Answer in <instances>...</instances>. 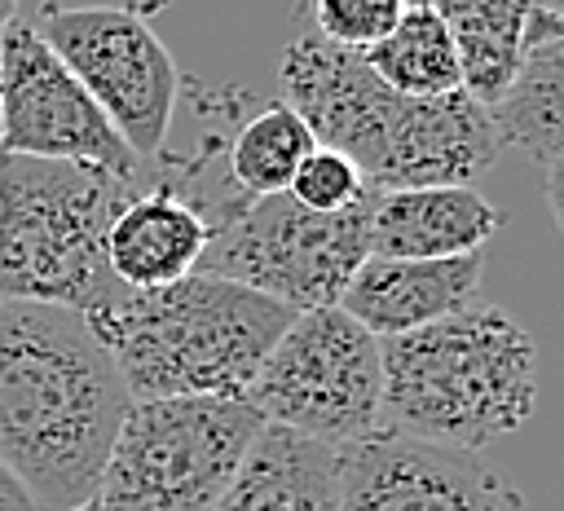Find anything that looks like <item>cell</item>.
<instances>
[{
	"label": "cell",
	"instance_id": "6",
	"mask_svg": "<svg viewBox=\"0 0 564 511\" xmlns=\"http://www.w3.org/2000/svg\"><path fill=\"white\" fill-rule=\"evenodd\" d=\"M242 401L264 423L344 449L383 427L379 339L335 304L295 313Z\"/></svg>",
	"mask_w": 564,
	"mask_h": 511
},
{
	"label": "cell",
	"instance_id": "15",
	"mask_svg": "<svg viewBox=\"0 0 564 511\" xmlns=\"http://www.w3.org/2000/svg\"><path fill=\"white\" fill-rule=\"evenodd\" d=\"M212 511H339V449L260 423Z\"/></svg>",
	"mask_w": 564,
	"mask_h": 511
},
{
	"label": "cell",
	"instance_id": "10",
	"mask_svg": "<svg viewBox=\"0 0 564 511\" xmlns=\"http://www.w3.org/2000/svg\"><path fill=\"white\" fill-rule=\"evenodd\" d=\"M282 101L304 119L317 145L357 163L370 185H383L419 97L392 93L361 53L339 48L313 31L295 35L278 62Z\"/></svg>",
	"mask_w": 564,
	"mask_h": 511
},
{
	"label": "cell",
	"instance_id": "9",
	"mask_svg": "<svg viewBox=\"0 0 564 511\" xmlns=\"http://www.w3.org/2000/svg\"><path fill=\"white\" fill-rule=\"evenodd\" d=\"M0 154L70 159L141 176V159L53 57L31 18H13L0 31Z\"/></svg>",
	"mask_w": 564,
	"mask_h": 511
},
{
	"label": "cell",
	"instance_id": "20",
	"mask_svg": "<svg viewBox=\"0 0 564 511\" xmlns=\"http://www.w3.org/2000/svg\"><path fill=\"white\" fill-rule=\"evenodd\" d=\"M308 18H313V35L366 53L370 44H379L405 13L410 0H304Z\"/></svg>",
	"mask_w": 564,
	"mask_h": 511
},
{
	"label": "cell",
	"instance_id": "8",
	"mask_svg": "<svg viewBox=\"0 0 564 511\" xmlns=\"http://www.w3.org/2000/svg\"><path fill=\"white\" fill-rule=\"evenodd\" d=\"M31 22L145 167L167 145L185 79L150 18L137 4L44 0Z\"/></svg>",
	"mask_w": 564,
	"mask_h": 511
},
{
	"label": "cell",
	"instance_id": "19",
	"mask_svg": "<svg viewBox=\"0 0 564 511\" xmlns=\"http://www.w3.org/2000/svg\"><path fill=\"white\" fill-rule=\"evenodd\" d=\"M361 57L401 97H445V93L463 88L454 44L427 0H419V4L410 0L401 22L379 44H370Z\"/></svg>",
	"mask_w": 564,
	"mask_h": 511
},
{
	"label": "cell",
	"instance_id": "21",
	"mask_svg": "<svg viewBox=\"0 0 564 511\" xmlns=\"http://www.w3.org/2000/svg\"><path fill=\"white\" fill-rule=\"evenodd\" d=\"M366 189L370 181L357 172V163L326 145H313L286 185V194L308 211H348L352 203L366 198Z\"/></svg>",
	"mask_w": 564,
	"mask_h": 511
},
{
	"label": "cell",
	"instance_id": "5",
	"mask_svg": "<svg viewBox=\"0 0 564 511\" xmlns=\"http://www.w3.org/2000/svg\"><path fill=\"white\" fill-rule=\"evenodd\" d=\"M260 414L234 396L132 401L101 467V511H212L234 480Z\"/></svg>",
	"mask_w": 564,
	"mask_h": 511
},
{
	"label": "cell",
	"instance_id": "4",
	"mask_svg": "<svg viewBox=\"0 0 564 511\" xmlns=\"http://www.w3.org/2000/svg\"><path fill=\"white\" fill-rule=\"evenodd\" d=\"M137 189L141 176L97 163L0 154V300L110 308L123 286L106 269V229Z\"/></svg>",
	"mask_w": 564,
	"mask_h": 511
},
{
	"label": "cell",
	"instance_id": "18",
	"mask_svg": "<svg viewBox=\"0 0 564 511\" xmlns=\"http://www.w3.org/2000/svg\"><path fill=\"white\" fill-rule=\"evenodd\" d=\"M313 132L286 101H251V110L238 119L225 145V172L242 198L282 194L313 150Z\"/></svg>",
	"mask_w": 564,
	"mask_h": 511
},
{
	"label": "cell",
	"instance_id": "11",
	"mask_svg": "<svg viewBox=\"0 0 564 511\" xmlns=\"http://www.w3.org/2000/svg\"><path fill=\"white\" fill-rule=\"evenodd\" d=\"M339 511H533V502L467 449L379 427L339 449Z\"/></svg>",
	"mask_w": 564,
	"mask_h": 511
},
{
	"label": "cell",
	"instance_id": "25",
	"mask_svg": "<svg viewBox=\"0 0 564 511\" xmlns=\"http://www.w3.org/2000/svg\"><path fill=\"white\" fill-rule=\"evenodd\" d=\"M70 511H101V507H97V498H93V502H84V507H70Z\"/></svg>",
	"mask_w": 564,
	"mask_h": 511
},
{
	"label": "cell",
	"instance_id": "22",
	"mask_svg": "<svg viewBox=\"0 0 564 511\" xmlns=\"http://www.w3.org/2000/svg\"><path fill=\"white\" fill-rule=\"evenodd\" d=\"M0 511H40L31 498H26V489L0 467Z\"/></svg>",
	"mask_w": 564,
	"mask_h": 511
},
{
	"label": "cell",
	"instance_id": "2",
	"mask_svg": "<svg viewBox=\"0 0 564 511\" xmlns=\"http://www.w3.org/2000/svg\"><path fill=\"white\" fill-rule=\"evenodd\" d=\"M379 374L388 432L467 454L524 427L538 405V344L480 300L379 339Z\"/></svg>",
	"mask_w": 564,
	"mask_h": 511
},
{
	"label": "cell",
	"instance_id": "3",
	"mask_svg": "<svg viewBox=\"0 0 564 511\" xmlns=\"http://www.w3.org/2000/svg\"><path fill=\"white\" fill-rule=\"evenodd\" d=\"M291 317V308L242 282L189 273L154 291H123L110 308L88 317V326L106 344L132 401H242Z\"/></svg>",
	"mask_w": 564,
	"mask_h": 511
},
{
	"label": "cell",
	"instance_id": "7",
	"mask_svg": "<svg viewBox=\"0 0 564 511\" xmlns=\"http://www.w3.org/2000/svg\"><path fill=\"white\" fill-rule=\"evenodd\" d=\"M370 189L348 211H308L286 189L251 198L229 225L207 238L198 273L242 282L291 313L330 308L339 304L357 264L370 256Z\"/></svg>",
	"mask_w": 564,
	"mask_h": 511
},
{
	"label": "cell",
	"instance_id": "12",
	"mask_svg": "<svg viewBox=\"0 0 564 511\" xmlns=\"http://www.w3.org/2000/svg\"><path fill=\"white\" fill-rule=\"evenodd\" d=\"M480 251L449 256V260H397V256H366L348 278L335 308L361 322L375 339H392L419 330L436 317H449L476 304L480 286Z\"/></svg>",
	"mask_w": 564,
	"mask_h": 511
},
{
	"label": "cell",
	"instance_id": "24",
	"mask_svg": "<svg viewBox=\"0 0 564 511\" xmlns=\"http://www.w3.org/2000/svg\"><path fill=\"white\" fill-rule=\"evenodd\" d=\"M529 4L542 9V13H555V18H560V4H564V0H529Z\"/></svg>",
	"mask_w": 564,
	"mask_h": 511
},
{
	"label": "cell",
	"instance_id": "1",
	"mask_svg": "<svg viewBox=\"0 0 564 511\" xmlns=\"http://www.w3.org/2000/svg\"><path fill=\"white\" fill-rule=\"evenodd\" d=\"M128 405L132 396L88 317L0 300V467L40 511L97 498Z\"/></svg>",
	"mask_w": 564,
	"mask_h": 511
},
{
	"label": "cell",
	"instance_id": "16",
	"mask_svg": "<svg viewBox=\"0 0 564 511\" xmlns=\"http://www.w3.org/2000/svg\"><path fill=\"white\" fill-rule=\"evenodd\" d=\"M207 225L159 185H141L106 229V269L123 291H154L198 273Z\"/></svg>",
	"mask_w": 564,
	"mask_h": 511
},
{
	"label": "cell",
	"instance_id": "17",
	"mask_svg": "<svg viewBox=\"0 0 564 511\" xmlns=\"http://www.w3.org/2000/svg\"><path fill=\"white\" fill-rule=\"evenodd\" d=\"M441 18L454 57H458V84L471 101L485 110L507 93L529 31V0H427Z\"/></svg>",
	"mask_w": 564,
	"mask_h": 511
},
{
	"label": "cell",
	"instance_id": "23",
	"mask_svg": "<svg viewBox=\"0 0 564 511\" xmlns=\"http://www.w3.org/2000/svg\"><path fill=\"white\" fill-rule=\"evenodd\" d=\"M13 18H18V0H0V31H4Z\"/></svg>",
	"mask_w": 564,
	"mask_h": 511
},
{
	"label": "cell",
	"instance_id": "13",
	"mask_svg": "<svg viewBox=\"0 0 564 511\" xmlns=\"http://www.w3.org/2000/svg\"><path fill=\"white\" fill-rule=\"evenodd\" d=\"M564 22L555 13L533 9L524 31L520 66L507 93L489 106V123L498 145H516L546 185V207L560 220V159H564Z\"/></svg>",
	"mask_w": 564,
	"mask_h": 511
},
{
	"label": "cell",
	"instance_id": "14",
	"mask_svg": "<svg viewBox=\"0 0 564 511\" xmlns=\"http://www.w3.org/2000/svg\"><path fill=\"white\" fill-rule=\"evenodd\" d=\"M507 211L471 185H419V189H370L366 242L370 256L397 260H449L480 251Z\"/></svg>",
	"mask_w": 564,
	"mask_h": 511
}]
</instances>
